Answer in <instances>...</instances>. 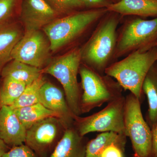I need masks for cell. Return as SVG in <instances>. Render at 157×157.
<instances>
[{"label":"cell","mask_w":157,"mask_h":157,"mask_svg":"<svg viewBox=\"0 0 157 157\" xmlns=\"http://www.w3.org/2000/svg\"><path fill=\"white\" fill-rule=\"evenodd\" d=\"M0 88V107L11 106L17 101L25 89V84L10 77L3 78Z\"/></svg>","instance_id":"21"},{"label":"cell","mask_w":157,"mask_h":157,"mask_svg":"<svg viewBox=\"0 0 157 157\" xmlns=\"http://www.w3.org/2000/svg\"><path fill=\"white\" fill-rule=\"evenodd\" d=\"M1 75L3 78L10 77L28 86L42 76V73L41 69L12 59L3 68Z\"/></svg>","instance_id":"19"},{"label":"cell","mask_w":157,"mask_h":157,"mask_svg":"<svg viewBox=\"0 0 157 157\" xmlns=\"http://www.w3.org/2000/svg\"><path fill=\"white\" fill-rule=\"evenodd\" d=\"M125 134L132 142L135 157H151V129L144 118L141 101L132 93L125 97L124 114Z\"/></svg>","instance_id":"7"},{"label":"cell","mask_w":157,"mask_h":157,"mask_svg":"<svg viewBox=\"0 0 157 157\" xmlns=\"http://www.w3.org/2000/svg\"><path fill=\"white\" fill-rule=\"evenodd\" d=\"M142 89L148 101L146 121L151 129L157 123V61L149 70Z\"/></svg>","instance_id":"18"},{"label":"cell","mask_w":157,"mask_h":157,"mask_svg":"<svg viewBox=\"0 0 157 157\" xmlns=\"http://www.w3.org/2000/svg\"><path fill=\"white\" fill-rule=\"evenodd\" d=\"M24 33L17 23L10 20L0 22V74L5 66L12 60V50Z\"/></svg>","instance_id":"15"},{"label":"cell","mask_w":157,"mask_h":157,"mask_svg":"<svg viewBox=\"0 0 157 157\" xmlns=\"http://www.w3.org/2000/svg\"><path fill=\"white\" fill-rule=\"evenodd\" d=\"M81 64V51L80 47H77L51 61L42 70V73L49 74L59 82L68 105L75 116L82 114L80 103L82 90L77 78Z\"/></svg>","instance_id":"5"},{"label":"cell","mask_w":157,"mask_h":157,"mask_svg":"<svg viewBox=\"0 0 157 157\" xmlns=\"http://www.w3.org/2000/svg\"><path fill=\"white\" fill-rule=\"evenodd\" d=\"M7 151V145L0 138V157Z\"/></svg>","instance_id":"29"},{"label":"cell","mask_w":157,"mask_h":157,"mask_svg":"<svg viewBox=\"0 0 157 157\" xmlns=\"http://www.w3.org/2000/svg\"><path fill=\"white\" fill-rule=\"evenodd\" d=\"M18 0H0V22L10 20Z\"/></svg>","instance_id":"25"},{"label":"cell","mask_w":157,"mask_h":157,"mask_svg":"<svg viewBox=\"0 0 157 157\" xmlns=\"http://www.w3.org/2000/svg\"><path fill=\"white\" fill-rule=\"evenodd\" d=\"M57 15L45 0H23L20 17L25 30H41Z\"/></svg>","instance_id":"12"},{"label":"cell","mask_w":157,"mask_h":157,"mask_svg":"<svg viewBox=\"0 0 157 157\" xmlns=\"http://www.w3.org/2000/svg\"><path fill=\"white\" fill-rule=\"evenodd\" d=\"M13 109L26 130L46 118L54 117L59 118L58 113L47 109L40 103Z\"/></svg>","instance_id":"20"},{"label":"cell","mask_w":157,"mask_h":157,"mask_svg":"<svg viewBox=\"0 0 157 157\" xmlns=\"http://www.w3.org/2000/svg\"><path fill=\"white\" fill-rule=\"evenodd\" d=\"M57 14L69 15L83 10L84 6L80 0H45Z\"/></svg>","instance_id":"23"},{"label":"cell","mask_w":157,"mask_h":157,"mask_svg":"<svg viewBox=\"0 0 157 157\" xmlns=\"http://www.w3.org/2000/svg\"><path fill=\"white\" fill-rule=\"evenodd\" d=\"M85 9H107L112 4L111 0H80Z\"/></svg>","instance_id":"26"},{"label":"cell","mask_w":157,"mask_h":157,"mask_svg":"<svg viewBox=\"0 0 157 157\" xmlns=\"http://www.w3.org/2000/svg\"><path fill=\"white\" fill-rule=\"evenodd\" d=\"M39 101L47 109L59 114L66 129L73 126L76 116L68 105L63 90L45 80L39 90Z\"/></svg>","instance_id":"11"},{"label":"cell","mask_w":157,"mask_h":157,"mask_svg":"<svg viewBox=\"0 0 157 157\" xmlns=\"http://www.w3.org/2000/svg\"><path fill=\"white\" fill-rule=\"evenodd\" d=\"M125 97L123 96L107 103L104 109L92 115L85 117H76L73 126L82 136L96 132L125 134Z\"/></svg>","instance_id":"8"},{"label":"cell","mask_w":157,"mask_h":157,"mask_svg":"<svg viewBox=\"0 0 157 157\" xmlns=\"http://www.w3.org/2000/svg\"><path fill=\"white\" fill-rule=\"evenodd\" d=\"M66 129L59 118L48 117L37 122L27 130L25 144L39 157H48Z\"/></svg>","instance_id":"10"},{"label":"cell","mask_w":157,"mask_h":157,"mask_svg":"<svg viewBox=\"0 0 157 157\" xmlns=\"http://www.w3.org/2000/svg\"><path fill=\"white\" fill-rule=\"evenodd\" d=\"M157 61L155 47L145 52L137 51L117 61L106 69L105 74L114 78L123 89L142 99V85L152 65Z\"/></svg>","instance_id":"3"},{"label":"cell","mask_w":157,"mask_h":157,"mask_svg":"<svg viewBox=\"0 0 157 157\" xmlns=\"http://www.w3.org/2000/svg\"><path fill=\"white\" fill-rule=\"evenodd\" d=\"M127 17H124L117 29V61L137 51H147L155 47L157 42V17L148 20Z\"/></svg>","instance_id":"4"},{"label":"cell","mask_w":157,"mask_h":157,"mask_svg":"<svg viewBox=\"0 0 157 157\" xmlns=\"http://www.w3.org/2000/svg\"><path fill=\"white\" fill-rule=\"evenodd\" d=\"M107 12L106 9L82 10L56 18L43 28L50 41L52 52L67 46L79 47V41L86 36H90Z\"/></svg>","instance_id":"2"},{"label":"cell","mask_w":157,"mask_h":157,"mask_svg":"<svg viewBox=\"0 0 157 157\" xmlns=\"http://www.w3.org/2000/svg\"><path fill=\"white\" fill-rule=\"evenodd\" d=\"M124 17L108 11L100 20L86 41L80 46L81 63L101 74L115 59L117 29Z\"/></svg>","instance_id":"1"},{"label":"cell","mask_w":157,"mask_h":157,"mask_svg":"<svg viewBox=\"0 0 157 157\" xmlns=\"http://www.w3.org/2000/svg\"><path fill=\"white\" fill-rule=\"evenodd\" d=\"M2 157H39L28 146L22 144L14 146L5 153Z\"/></svg>","instance_id":"24"},{"label":"cell","mask_w":157,"mask_h":157,"mask_svg":"<svg viewBox=\"0 0 157 157\" xmlns=\"http://www.w3.org/2000/svg\"><path fill=\"white\" fill-rule=\"evenodd\" d=\"M152 135V147L151 157H157V123L151 129Z\"/></svg>","instance_id":"28"},{"label":"cell","mask_w":157,"mask_h":157,"mask_svg":"<svg viewBox=\"0 0 157 157\" xmlns=\"http://www.w3.org/2000/svg\"><path fill=\"white\" fill-rule=\"evenodd\" d=\"M78 73L82 90L80 103L82 114L123 96V89L111 76L98 73L82 63Z\"/></svg>","instance_id":"6"},{"label":"cell","mask_w":157,"mask_h":157,"mask_svg":"<svg viewBox=\"0 0 157 157\" xmlns=\"http://www.w3.org/2000/svg\"><path fill=\"white\" fill-rule=\"evenodd\" d=\"M122 17L136 16L146 19L157 17V0H121L107 9Z\"/></svg>","instance_id":"16"},{"label":"cell","mask_w":157,"mask_h":157,"mask_svg":"<svg viewBox=\"0 0 157 157\" xmlns=\"http://www.w3.org/2000/svg\"><path fill=\"white\" fill-rule=\"evenodd\" d=\"M45 81L42 75L33 83L26 86L21 95L10 107L16 109L39 103V90Z\"/></svg>","instance_id":"22"},{"label":"cell","mask_w":157,"mask_h":157,"mask_svg":"<svg viewBox=\"0 0 157 157\" xmlns=\"http://www.w3.org/2000/svg\"><path fill=\"white\" fill-rule=\"evenodd\" d=\"M26 131L14 109L9 106L0 107V138L7 145L13 147L24 144Z\"/></svg>","instance_id":"13"},{"label":"cell","mask_w":157,"mask_h":157,"mask_svg":"<svg viewBox=\"0 0 157 157\" xmlns=\"http://www.w3.org/2000/svg\"><path fill=\"white\" fill-rule=\"evenodd\" d=\"M127 137L124 134L112 132H102L95 138L89 140L85 157H101L104 151L111 145H116L125 151Z\"/></svg>","instance_id":"17"},{"label":"cell","mask_w":157,"mask_h":157,"mask_svg":"<svg viewBox=\"0 0 157 157\" xmlns=\"http://www.w3.org/2000/svg\"><path fill=\"white\" fill-rule=\"evenodd\" d=\"M155 47H156V48L157 50V42L156 43V44L155 46Z\"/></svg>","instance_id":"31"},{"label":"cell","mask_w":157,"mask_h":157,"mask_svg":"<svg viewBox=\"0 0 157 157\" xmlns=\"http://www.w3.org/2000/svg\"><path fill=\"white\" fill-rule=\"evenodd\" d=\"M50 41L43 31L25 30L14 46L11 57L24 63L44 69L51 61Z\"/></svg>","instance_id":"9"},{"label":"cell","mask_w":157,"mask_h":157,"mask_svg":"<svg viewBox=\"0 0 157 157\" xmlns=\"http://www.w3.org/2000/svg\"><path fill=\"white\" fill-rule=\"evenodd\" d=\"M89 140L78 134L74 126L66 129L48 157H85Z\"/></svg>","instance_id":"14"},{"label":"cell","mask_w":157,"mask_h":157,"mask_svg":"<svg viewBox=\"0 0 157 157\" xmlns=\"http://www.w3.org/2000/svg\"><path fill=\"white\" fill-rule=\"evenodd\" d=\"M124 151L116 145H111L106 148L101 157H124Z\"/></svg>","instance_id":"27"},{"label":"cell","mask_w":157,"mask_h":157,"mask_svg":"<svg viewBox=\"0 0 157 157\" xmlns=\"http://www.w3.org/2000/svg\"><path fill=\"white\" fill-rule=\"evenodd\" d=\"M121 0H111V2H112V4H113V3H116L120 1Z\"/></svg>","instance_id":"30"}]
</instances>
